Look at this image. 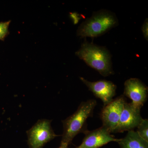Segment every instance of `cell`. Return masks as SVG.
I'll return each instance as SVG.
<instances>
[{
  "label": "cell",
  "instance_id": "cell-13",
  "mask_svg": "<svg viewBox=\"0 0 148 148\" xmlns=\"http://www.w3.org/2000/svg\"><path fill=\"white\" fill-rule=\"evenodd\" d=\"M142 31L143 33L144 38L146 40H148V18H146L144 21L143 26L142 27Z\"/></svg>",
  "mask_w": 148,
  "mask_h": 148
},
{
  "label": "cell",
  "instance_id": "cell-12",
  "mask_svg": "<svg viewBox=\"0 0 148 148\" xmlns=\"http://www.w3.org/2000/svg\"><path fill=\"white\" fill-rule=\"evenodd\" d=\"M10 21L0 22V40H4L9 34L8 28Z\"/></svg>",
  "mask_w": 148,
  "mask_h": 148
},
{
  "label": "cell",
  "instance_id": "cell-1",
  "mask_svg": "<svg viewBox=\"0 0 148 148\" xmlns=\"http://www.w3.org/2000/svg\"><path fill=\"white\" fill-rule=\"evenodd\" d=\"M76 55L104 77L113 75L112 55L104 47L84 42Z\"/></svg>",
  "mask_w": 148,
  "mask_h": 148
},
{
  "label": "cell",
  "instance_id": "cell-14",
  "mask_svg": "<svg viewBox=\"0 0 148 148\" xmlns=\"http://www.w3.org/2000/svg\"><path fill=\"white\" fill-rule=\"evenodd\" d=\"M58 148H69L68 147H66V146L60 145V147H58Z\"/></svg>",
  "mask_w": 148,
  "mask_h": 148
},
{
  "label": "cell",
  "instance_id": "cell-10",
  "mask_svg": "<svg viewBox=\"0 0 148 148\" xmlns=\"http://www.w3.org/2000/svg\"><path fill=\"white\" fill-rule=\"evenodd\" d=\"M121 148H148V142L139 136L136 131H128L124 138L118 143Z\"/></svg>",
  "mask_w": 148,
  "mask_h": 148
},
{
  "label": "cell",
  "instance_id": "cell-11",
  "mask_svg": "<svg viewBox=\"0 0 148 148\" xmlns=\"http://www.w3.org/2000/svg\"><path fill=\"white\" fill-rule=\"evenodd\" d=\"M136 131L139 136L144 140L148 142V121L147 119H143L138 125Z\"/></svg>",
  "mask_w": 148,
  "mask_h": 148
},
{
  "label": "cell",
  "instance_id": "cell-4",
  "mask_svg": "<svg viewBox=\"0 0 148 148\" xmlns=\"http://www.w3.org/2000/svg\"><path fill=\"white\" fill-rule=\"evenodd\" d=\"M29 148H42L44 145L57 137L51 126V121L47 119L37 122L27 132Z\"/></svg>",
  "mask_w": 148,
  "mask_h": 148
},
{
  "label": "cell",
  "instance_id": "cell-7",
  "mask_svg": "<svg viewBox=\"0 0 148 148\" xmlns=\"http://www.w3.org/2000/svg\"><path fill=\"white\" fill-rule=\"evenodd\" d=\"M82 143L76 148H99L112 142L118 143L120 139L114 138L106 127L102 126L92 131L84 132Z\"/></svg>",
  "mask_w": 148,
  "mask_h": 148
},
{
  "label": "cell",
  "instance_id": "cell-9",
  "mask_svg": "<svg viewBox=\"0 0 148 148\" xmlns=\"http://www.w3.org/2000/svg\"><path fill=\"white\" fill-rule=\"evenodd\" d=\"M148 87L139 79L131 78L124 83V95L133 105L141 108L147 98Z\"/></svg>",
  "mask_w": 148,
  "mask_h": 148
},
{
  "label": "cell",
  "instance_id": "cell-2",
  "mask_svg": "<svg viewBox=\"0 0 148 148\" xmlns=\"http://www.w3.org/2000/svg\"><path fill=\"white\" fill-rule=\"evenodd\" d=\"M117 17L110 11L102 9L93 12L79 27L77 36L81 38H95L100 36L117 26Z\"/></svg>",
  "mask_w": 148,
  "mask_h": 148
},
{
  "label": "cell",
  "instance_id": "cell-3",
  "mask_svg": "<svg viewBox=\"0 0 148 148\" xmlns=\"http://www.w3.org/2000/svg\"><path fill=\"white\" fill-rule=\"evenodd\" d=\"M96 105L97 102L93 99L82 102L73 114L63 121L64 132L61 146L68 147L77 135L85 131V125L88 118L92 116Z\"/></svg>",
  "mask_w": 148,
  "mask_h": 148
},
{
  "label": "cell",
  "instance_id": "cell-5",
  "mask_svg": "<svg viewBox=\"0 0 148 148\" xmlns=\"http://www.w3.org/2000/svg\"><path fill=\"white\" fill-rule=\"evenodd\" d=\"M126 102L124 95H121L104 106L102 110L101 118L103 122V126L107 128L110 133L114 132Z\"/></svg>",
  "mask_w": 148,
  "mask_h": 148
},
{
  "label": "cell",
  "instance_id": "cell-6",
  "mask_svg": "<svg viewBox=\"0 0 148 148\" xmlns=\"http://www.w3.org/2000/svg\"><path fill=\"white\" fill-rule=\"evenodd\" d=\"M140 110V108L132 103H125L119 122L114 133L129 131L138 127L143 119Z\"/></svg>",
  "mask_w": 148,
  "mask_h": 148
},
{
  "label": "cell",
  "instance_id": "cell-8",
  "mask_svg": "<svg viewBox=\"0 0 148 148\" xmlns=\"http://www.w3.org/2000/svg\"><path fill=\"white\" fill-rule=\"evenodd\" d=\"M80 79L96 98L103 101L104 106L108 105L113 100V98L116 95L117 87L112 82L100 80L91 82L82 77Z\"/></svg>",
  "mask_w": 148,
  "mask_h": 148
}]
</instances>
